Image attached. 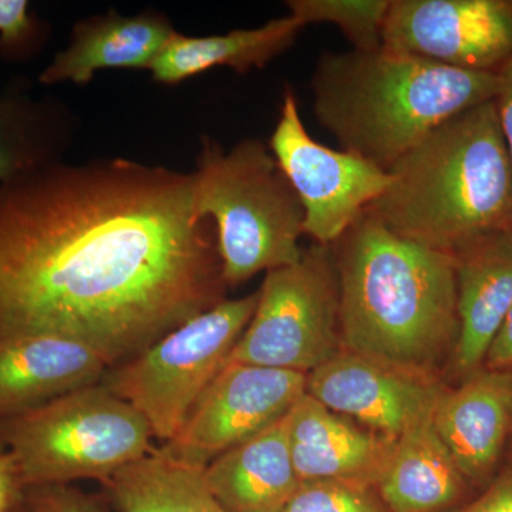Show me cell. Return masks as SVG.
<instances>
[{
    "label": "cell",
    "instance_id": "cell-1",
    "mask_svg": "<svg viewBox=\"0 0 512 512\" xmlns=\"http://www.w3.org/2000/svg\"><path fill=\"white\" fill-rule=\"evenodd\" d=\"M194 173L109 158L0 184V336L49 333L123 365L225 301Z\"/></svg>",
    "mask_w": 512,
    "mask_h": 512
},
{
    "label": "cell",
    "instance_id": "cell-2",
    "mask_svg": "<svg viewBox=\"0 0 512 512\" xmlns=\"http://www.w3.org/2000/svg\"><path fill=\"white\" fill-rule=\"evenodd\" d=\"M343 350L431 377L458 336L456 258L365 211L332 245Z\"/></svg>",
    "mask_w": 512,
    "mask_h": 512
},
{
    "label": "cell",
    "instance_id": "cell-3",
    "mask_svg": "<svg viewBox=\"0 0 512 512\" xmlns=\"http://www.w3.org/2000/svg\"><path fill=\"white\" fill-rule=\"evenodd\" d=\"M387 173L366 211L400 237L456 256L512 227V161L494 100L444 121Z\"/></svg>",
    "mask_w": 512,
    "mask_h": 512
},
{
    "label": "cell",
    "instance_id": "cell-4",
    "mask_svg": "<svg viewBox=\"0 0 512 512\" xmlns=\"http://www.w3.org/2000/svg\"><path fill=\"white\" fill-rule=\"evenodd\" d=\"M311 89L316 120L342 150L389 171L444 121L494 100L498 73L454 69L382 46L323 53Z\"/></svg>",
    "mask_w": 512,
    "mask_h": 512
},
{
    "label": "cell",
    "instance_id": "cell-5",
    "mask_svg": "<svg viewBox=\"0 0 512 512\" xmlns=\"http://www.w3.org/2000/svg\"><path fill=\"white\" fill-rule=\"evenodd\" d=\"M194 180L195 215L214 224L227 286L301 261L305 211L262 141L248 138L225 151L202 138Z\"/></svg>",
    "mask_w": 512,
    "mask_h": 512
},
{
    "label": "cell",
    "instance_id": "cell-6",
    "mask_svg": "<svg viewBox=\"0 0 512 512\" xmlns=\"http://www.w3.org/2000/svg\"><path fill=\"white\" fill-rule=\"evenodd\" d=\"M150 426L103 382L0 421L6 448L23 488L106 483L153 450Z\"/></svg>",
    "mask_w": 512,
    "mask_h": 512
},
{
    "label": "cell",
    "instance_id": "cell-7",
    "mask_svg": "<svg viewBox=\"0 0 512 512\" xmlns=\"http://www.w3.org/2000/svg\"><path fill=\"white\" fill-rule=\"evenodd\" d=\"M259 292L225 299L187 320L143 353L110 369L103 384L170 443L212 380L227 365L258 305Z\"/></svg>",
    "mask_w": 512,
    "mask_h": 512
},
{
    "label": "cell",
    "instance_id": "cell-8",
    "mask_svg": "<svg viewBox=\"0 0 512 512\" xmlns=\"http://www.w3.org/2000/svg\"><path fill=\"white\" fill-rule=\"evenodd\" d=\"M258 305L229 363L311 373L343 350L339 279L332 247L315 244L301 261L266 272Z\"/></svg>",
    "mask_w": 512,
    "mask_h": 512
},
{
    "label": "cell",
    "instance_id": "cell-9",
    "mask_svg": "<svg viewBox=\"0 0 512 512\" xmlns=\"http://www.w3.org/2000/svg\"><path fill=\"white\" fill-rule=\"evenodd\" d=\"M269 148L301 201L305 235L325 247L335 245L390 184L377 165L312 138L289 87Z\"/></svg>",
    "mask_w": 512,
    "mask_h": 512
},
{
    "label": "cell",
    "instance_id": "cell-10",
    "mask_svg": "<svg viewBox=\"0 0 512 512\" xmlns=\"http://www.w3.org/2000/svg\"><path fill=\"white\" fill-rule=\"evenodd\" d=\"M305 393V373L229 363L192 407L178 436L163 447L205 467L284 419Z\"/></svg>",
    "mask_w": 512,
    "mask_h": 512
},
{
    "label": "cell",
    "instance_id": "cell-11",
    "mask_svg": "<svg viewBox=\"0 0 512 512\" xmlns=\"http://www.w3.org/2000/svg\"><path fill=\"white\" fill-rule=\"evenodd\" d=\"M383 46L473 72L512 56V0H392Z\"/></svg>",
    "mask_w": 512,
    "mask_h": 512
},
{
    "label": "cell",
    "instance_id": "cell-12",
    "mask_svg": "<svg viewBox=\"0 0 512 512\" xmlns=\"http://www.w3.org/2000/svg\"><path fill=\"white\" fill-rule=\"evenodd\" d=\"M444 387L342 350L306 375V393L340 416L397 440L431 419Z\"/></svg>",
    "mask_w": 512,
    "mask_h": 512
},
{
    "label": "cell",
    "instance_id": "cell-13",
    "mask_svg": "<svg viewBox=\"0 0 512 512\" xmlns=\"http://www.w3.org/2000/svg\"><path fill=\"white\" fill-rule=\"evenodd\" d=\"M109 363L79 340L49 333L0 336V421L103 382Z\"/></svg>",
    "mask_w": 512,
    "mask_h": 512
},
{
    "label": "cell",
    "instance_id": "cell-14",
    "mask_svg": "<svg viewBox=\"0 0 512 512\" xmlns=\"http://www.w3.org/2000/svg\"><path fill=\"white\" fill-rule=\"evenodd\" d=\"M285 420L289 453L301 483L342 480L376 488L396 440L363 429L308 393Z\"/></svg>",
    "mask_w": 512,
    "mask_h": 512
},
{
    "label": "cell",
    "instance_id": "cell-15",
    "mask_svg": "<svg viewBox=\"0 0 512 512\" xmlns=\"http://www.w3.org/2000/svg\"><path fill=\"white\" fill-rule=\"evenodd\" d=\"M431 424L463 477L485 483L512 430V370L480 369L457 389H443Z\"/></svg>",
    "mask_w": 512,
    "mask_h": 512
},
{
    "label": "cell",
    "instance_id": "cell-16",
    "mask_svg": "<svg viewBox=\"0 0 512 512\" xmlns=\"http://www.w3.org/2000/svg\"><path fill=\"white\" fill-rule=\"evenodd\" d=\"M456 258L458 336L453 350L458 375H476L512 308L510 231L481 239Z\"/></svg>",
    "mask_w": 512,
    "mask_h": 512
},
{
    "label": "cell",
    "instance_id": "cell-17",
    "mask_svg": "<svg viewBox=\"0 0 512 512\" xmlns=\"http://www.w3.org/2000/svg\"><path fill=\"white\" fill-rule=\"evenodd\" d=\"M175 32L170 20L151 10L133 16L109 10L80 20L69 46L39 74V82L84 86L100 70H150Z\"/></svg>",
    "mask_w": 512,
    "mask_h": 512
},
{
    "label": "cell",
    "instance_id": "cell-18",
    "mask_svg": "<svg viewBox=\"0 0 512 512\" xmlns=\"http://www.w3.org/2000/svg\"><path fill=\"white\" fill-rule=\"evenodd\" d=\"M285 417L205 466L208 488L225 512H281L298 490Z\"/></svg>",
    "mask_w": 512,
    "mask_h": 512
},
{
    "label": "cell",
    "instance_id": "cell-19",
    "mask_svg": "<svg viewBox=\"0 0 512 512\" xmlns=\"http://www.w3.org/2000/svg\"><path fill=\"white\" fill-rule=\"evenodd\" d=\"M466 484L429 419L394 441L376 491L390 512H441L460 501Z\"/></svg>",
    "mask_w": 512,
    "mask_h": 512
},
{
    "label": "cell",
    "instance_id": "cell-20",
    "mask_svg": "<svg viewBox=\"0 0 512 512\" xmlns=\"http://www.w3.org/2000/svg\"><path fill=\"white\" fill-rule=\"evenodd\" d=\"M305 26L288 15L254 29H235L227 35L185 36L175 32L151 64L154 80L177 84L198 74L229 67L239 74L262 69L295 43Z\"/></svg>",
    "mask_w": 512,
    "mask_h": 512
},
{
    "label": "cell",
    "instance_id": "cell-21",
    "mask_svg": "<svg viewBox=\"0 0 512 512\" xmlns=\"http://www.w3.org/2000/svg\"><path fill=\"white\" fill-rule=\"evenodd\" d=\"M205 467L153 448L104 483L119 512H225L208 488Z\"/></svg>",
    "mask_w": 512,
    "mask_h": 512
},
{
    "label": "cell",
    "instance_id": "cell-22",
    "mask_svg": "<svg viewBox=\"0 0 512 512\" xmlns=\"http://www.w3.org/2000/svg\"><path fill=\"white\" fill-rule=\"evenodd\" d=\"M72 117L53 100H35L16 86L0 96V184L62 161Z\"/></svg>",
    "mask_w": 512,
    "mask_h": 512
},
{
    "label": "cell",
    "instance_id": "cell-23",
    "mask_svg": "<svg viewBox=\"0 0 512 512\" xmlns=\"http://www.w3.org/2000/svg\"><path fill=\"white\" fill-rule=\"evenodd\" d=\"M392 0H289V15L303 26L330 23L352 43L372 52L383 46V28Z\"/></svg>",
    "mask_w": 512,
    "mask_h": 512
},
{
    "label": "cell",
    "instance_id": "cell-24",
    "mask_svg": "<svg viewBox=\"0 0 512 512\" xmlns=\"http://www.w3.org/2000/svg\"><path fill=\"white\" fill-rule=\"evenodd\" d=\"M281 512H390L375 487L342 480L299 485Z\"/></svg>",
    "mask_w": 512,
    "mask_h": 512
},
{
    "label": "cell",
    "instance_id": "cell-25",
    "mask_svg": "<svg viewBox=\"0 0 512 512\" xmlns=\"http://www.w3.org/2000/svg\"><path fill=\"white\" fill-rule=\"evenodd\" d=\"M42 28L30 13L26 0H0V53L22 57L32 52L40 40Z\"/></svg>",
    "mask_w": 512,
    "mask_h": 512
},
{
    "label": "cell",
    "instance_id": "cell-26",
    "mask_svg": "<svg viewBox=\"0 0 512 512\" xmlns=\"http://www.w3.org/2000/svg\"><path fill=\"white\" fill-rule=\"evenodd\" d=\"M25 503L36 512H109V501L70 484L42 485L25 490Z\"/></svg>",
    "mask_w": 512,
    "mask_h": 512
},
{
    "label": "cell",
    "instance_id": "cell-27",
    "mask_svg": "<svg viewBox=\"0 0 512 512\" xmlns=\"http://www.w3.org/2000/svg\"><path fill=\"white\" fill-rule=\"evenodd\" d=\"M458 512H512V471L498 477L481 497Z\"/></svg>",
    "mask_w": 512,
    "mask_h": 512
},
{
    "label": "cell",
    "instance_id": "cell-28",
    "mask_svg": "<svg viewBox=\"0 0 512 512\" xmlns=\"http://www.w3.org/2000/svg\"><path fill=\"white\" fill-rule=\"evenodd\" d=\"M25 501V488L6 448L0 444V512H12Z\"/></svg>",
    "mask_w": 512,
    "mask_h": 512
},
{
    "label": "cell",
    "instance_id": "cell-29",
    "mask_svg": "<svg viewBox=\"0 0 512 512\" xmlns=\"http://www.w3.org/2000/svg\"><path fill=\"white\" fill-rule=\"evenodd\" d=\"M498 121L512 161V56L498 72V92L495 96Z\"/></svg>",
    "mask_w": 512,
    "mask_h": 512
},
{
    "label": "cell",
    "instance_id": "cell-30",
    "mask_svg": "<svg viewBox=\"0 0 512 512\" xmlns=\"http://www.w3.org/2000/svg\"><path fill=\"white\" fill-rule=\"evenodd\" d=\"M484 369L512 370V308L485 356Z\"/></svg>",
    "mask_w": 512,
    "mask_h": 512
},
{
    "label": "cell",
    "instance_id": "cell-31",
    "mask_svg": "<svg viewBox=\"0 0 512 512\" xmlns=\"http://www.w3.org/2000/svg\"><path fill=\"white\" fill-rule=\"evenodd\" d=\"M12 512H36V511L33 510L32 507H29V505L26 504L25 501H23V503L18 505V507H16L15 510H13Z\"/></svg>",
    "mask_w": 512,
    "mask_h": 512
},
{
    "label": "cell",
    "instance_id": "cell-32",
    "mask_svg": "<svg viewBox=\"0 0 512 512\" xmlns=\"http://www.w3.org/2000/svg\"><path fill=\"white\" fill-rule=\"evenodd\" d=\"M510 237H511V239H512V227H511V229H510Z\"/></svg>",
    "mask_w": 512,
    "mask_h": 512
}]
</instances>
